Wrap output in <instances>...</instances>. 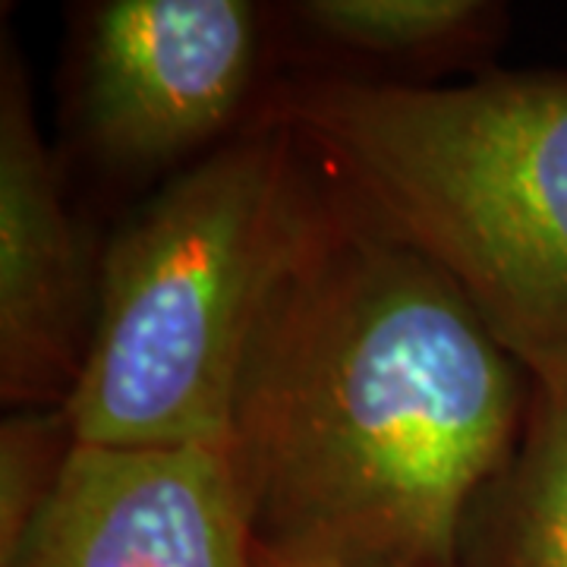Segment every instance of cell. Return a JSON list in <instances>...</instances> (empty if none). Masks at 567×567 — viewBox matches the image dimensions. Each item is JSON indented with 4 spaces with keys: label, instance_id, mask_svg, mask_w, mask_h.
<instances>
[{
    "label": "cell",
    "instance_id": "cell-1",
    "mask_svg": "<svg viewBox=\"0 0 567 567\" xmlns=\"http://www.w3.org/2000/svg\"><path fill=\"white\" fill-rule=\"evenodd\" d=\"M529 385L435 265L322 183L230 410L256 546L338 567H461L466 511L517 445Z\"/></svg>",
    "mask_w": 567,
    "mask_h": 567
},
{
    "label": "cell",
    "instance_id": "cell-2",
    "mask_svg": "<svg viewBox=\"0 0 567 567\" xmlns=\"http://www.w3.org/2000/svg\"><path fill=\"white\" fill-rule=\"evenodd\" d=\"M252 123L435 265L529 372L567 369V73L300 76L271 85Z\"/></svg>",
    "mask_w": 567,
    "mask_h": 567
},
{
    "label": "cell",
    "instance_id": "cell-3",
    "mask_svg": "<svg viewBox=\"0 0 567 567\" xmlns=\"http://www.w3.org/2000/svg\"><path fill=\"white\" fill-rule=\"evenodd\" d=\"M322 203L278 130L249 123L186 167L99 256V303L63 413L85 445H227L246 350Z\"/></svg>",
    "mask_w": 567,
    "mask_h": 567
},
{
    "label": "cell",
    "instance_id": "cell-4",
    "mask_svg": "<svg viewBox=\"0 0 567 567\" xmlns=\"http://www.w3.org/2000/svg\"><path fill=\"white\" fill-rule=\"evenodd\" d=\"M259 10L246 0H107L82 39L76 123L117 167L177 162L252 95Z\"/></svg>",
    "mask_w": 567,
    "mask_h": 567
},
{
    "label": "cell",
    "instance_id": "cell-5",
    "mask_svg": "<svg viewBox=\"0 0 567 567\" xmlns=\"http://www.w3.org/2000/svg\"><path fill=\"white\" fill-rule=\"evenodd\" d=\"M0 567H256L227 445L76 442Z\"/></svg>",
    "mask_w": 567,
    "mask_h": 567
},
{
    "label": "cell",
    "instance_id": "cell-6",
    "mask_svg": "<svg viewBox=\"0 0 567 567\" xmlns=\"http://www.w3.org/2000/svg\"><path fill=\"white\" fill-rule=\"evenodd\" d=\"M99 262L63 203L20 51L0 63V398L63 406L89 353Z\"/></svg>",
    "mask_w": 567,
    "mask_h": 567
},
{
    "label": "cell",
    "instance_id": "cell-7",
    "mask_svg": "<svg viewBox=\"0 0 567 567\" xmlns=\"http://www.w3.org/2000/svg\"><path fill=\"white\" fill-rule=\"evenodd\" d=\"M529 375L520 439L466 511L461 567H567V369Z\"/></svg>",
    "mask_w": 567,
    "mask_h": 567
},
{
    "label": "cell",
    "instance_id": "cell-8",
    "mask_svg": "<svg viewBox=\"0 0 567 567\" xmlns=\"http://www.w3.org/2000/svg\"><path fill=\"white\" fill-rule=\"evenodd\" d=\"M293 13L312 35L372 58L445 54L498 20L483 0H306Z\"/></svg>",
    "mask_w": 567,
    "mask_h": 567
},
{
    "label": "cell",
    "instance_id": "cell-9",
    "mask_svg": "<svg viewBox=\"0 0 567 567\" xmlns=\"http://www.w3.org/2000/svg\"><path fill=\"white\" fill-rule=\"evenodd\" d=\"M76 432L63 406L13 410L0 425V555L20 543L61 480Z\"/></svg>",
    "mask_w": 567,
    "mask_h": 567
},
{
    "label": "cell",
    "instance_id": "cell-10",
    "mask_svg": "<svg viewBox=\"0 0 567 567\" xmlns=\"http://www.w3.org/2000/svg\"><path fill=\"white\" fill-rule=\"evenodd\" d=\"M256 567H338L319 561V558H300V555H281L271 548L256 546Z\"/></svg>",
    "mask_w": 567,
    "mask_h": 567
}]
</instances>
